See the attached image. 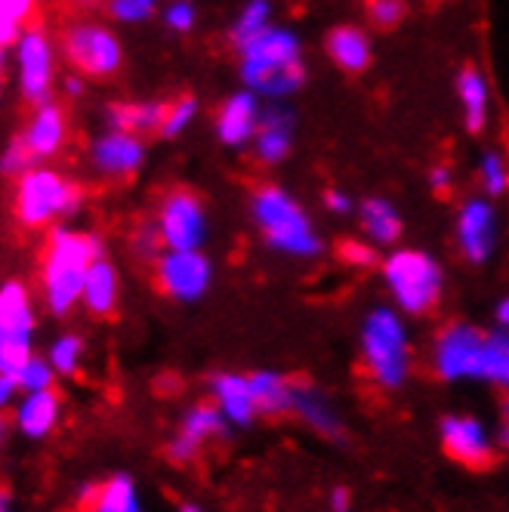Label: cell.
<instances>
[{"instance_id": "6da1fadb", "label": "cell", "mask_w": 509, "mask_h": 512, "mask_svg": "<svg viewBox=\"0 0 509 512\" xmlns=\"http://www.w3.org/2000/svg\"><path fill=\"white\" fill-rule=\"evenodd\" d=\"M238 71L244 90L263 99L278 102L294 96L306 81L300 38L290 28L269 25L260 38H253L238 50Z\"/></svg>"}, {"instance_id": "7a4b0ae2", "label": "cell", "mask_w": 509, "mask_h": 512, "mask_svg": "<svg viewBox=\"0 0 509 512\" xmlns=\"http://www.w3.org/2000/svg\"><path fill=\"white\" fill-rule=\"evenodd\" d=\"M102 256V241L78 229H53L41 263V297L50 315L65 318L84 297L93 263Z\"/></svg>"}, {"instance_id": "3957f363", "label": "cell", "mask_w": 509, "mask_h": 512, "mask_svg": "<svg viewBox=\"0 0 509 512\" xmlns=\"http://www.w3.org/2000/svg\"><path fill=\"white\" fill-rule=\"evenodd\" d=\"M361 361L380 389H402L411 377V340L408 327L395 309L377 306L361 321Z\"/></svg>"}, {"instance_id": "277c9868", "label": "cell", "mask_w": 509, "mask_h": 512, "mask_svg": "<svg viewBox=\"0 0 509 512\" xmlns=\"http://www.w3.org/2000/svg\"><path fill=\"white\" fill-rule=\"evenodd\" d=\"M253 223H257L263 241L287 256H297V260H312L321 253V238L312 226V219L306 210L297 204L294 195H287L278 186H263L257 189L250 201Z\"/></svg>"}, {"instance_id": "5b68a950", "label": "cell", "mask_w": 509, "mask_h": 512, "mask_svg": "<svg viewBox=\"0 0 509 512\" xmlns=\"http://www.w3.org/2000/svg\"><path fill=\"white\" fill-rule=\"evenodd\" d=\"M380 272L392 303L405 315L420 318L439 306L445 275L442 266L435 263V256H429L426 250H414V247L392 250L383 260Z\"/></svg>"}, {"instance_id": "8992f818", "label": "cell", "mask_w": 509, "mask_h": 512, "mask_svg": "<svg viewBox=\"0 0 509 512\" xmlns=\"http://www.w3.org/2000/svg\"><path fill=\"white\" fill-rule=\"evenodd\" d=\"M34 303L22 281H4L0 287V405L10 408L16 386V371L22 361L31 358V340H34Z\"/></svg>"}, {"instance_id": "52a82bcc", "label": "cell", "mask_w": 509, "mask_h": 512, "mask_svg": "<svg viewBox=\"0 0 509 512\" xmlns=\"http://www.w3.org/2000/svg\"><path fill=\"white\" fill-rule=\"evenodd\" d=\"M81 207V192L71 179L50 167H34L19 176L13 195V216L25 229H44L56 219L75 216Z\"/></svg>"}, {"instance_id": "ba28073f", "label": "cell", "mask_w": 509, "mask_h": 512, "mask_svg": "<svg viewBox=\"0 0 509 512\" xmlns=\"http://www.w3.org/2000/svg\"><path fill=\"white\" fill-rule=\"evenodd\" d=\"M488 334L472 324H448L432 343V368L442 380H485Z\"/></svg>"}, {"instance_id": "9c48e42d", "label": "cell", "mask_w": 509, "mask_h": 512, "mask_svg": "<svg viewBox=\"0 0 509 512\" xmlns=\"http://www.w3.org/2000/svg\"><path fill=\"white\" fill-rule=\"evenodd\" d=\"M65 59L75 65L84 78H112L124 62L121 41L112 28L99 22H75L62 34Z\"/></svg>"}, {"instance_id": "30bf717a", "label": "cell", "mask_w": 509, "mask_h": 512, "mask_svg": "<svg viewBox=\"0 0 509 512\" xmlns=\"http://www.w3.org/2000/svg\"><path fill=\"white\" fill-rule=\"evenodd\" d=\"M155 226L167 250H201L207 241V210L195 192L176 189L161 198Z\"/></svg>"}, {"instance_id": "8fae6325", "label": "cell", "mask_w": 509, "mask_h": 512, "mask_svg": "<svg viewBox=\"0 0 509 512\" xmlns=\"http://www.w3.org/2000/svg\"><path fill=\"white\" fill-rule=\"evenodd\" d=\"M155 284L176 303H198L213 284V263L201 250H164L155 263Z\"/></svg>"}, {"instance_id": "7c38bea8", "label": "cell", "mask_w": 509, "mask_h": 512, "mask_svg": "<svg viewBox=\"0 0 509 512\" xmlns=\"http://www.w3.org/2000/svg\"><path fill=\"white\" fill-rule=\"evenodd\" d=\"M16 75H19V93L25 102H50V84H53V44L41 25H28L16 44Z\"/></svg>"}, {"instance_id": "4fadbf2b", "label": "cell", "mask_w": 509, "mask_h": 512, "mask_svg": "<svg viewBox=\"0 0 509 512\" xmlns=\"http://www.w3.org/2000/svg\"><path fill=\"white\" fill-rule=\"evenodd\" d=\"M457 247L472 266L491 260L497 247V210L488 198H469L457 210Z\"/></svg>"}, {"instance_id": "5bb4252c", "label": "cell", "mask_w": 509, "mask_h": 512, "mask_svg": "<svg viewBox=\"0 0 509 512\" xmlns=\"http://www.w3.org/2000/svg\"><path fill=\"white\" fill-rule=\"evenodd\" d=\"M439 435H442L445 451L457 463H463L469 469H485L494 463V438L476 417L448 414L439 423Z\"/></svg>"}, {"instance_id": "9a60e30c", "label": "cell", "mask_w": 509, "mask_h": 512, "mask_svg": "<svg viewBox=\"0 0 509 512\" xmlns=\"http://www.w3.org/2000/svg\"><path fill=\"white\" fill-rule=\"evenodd\" d=\"M226 426H229V420L220 414V408H216L213 401H210V405H195V408L183 417V423H179L176 435L170 438L167 457H170L173 463H192V460L201 454V448H204L207 442H213V438L226 435Z\"/></svg>"}, {"instance_id": "2e32d148", "label": "cell", "mask_w": 509, "mask_h": 512, "mask_svg": "<svg viewBox=\"0 0 509 512\" xmlns=\"http://www.w3.org/2000/svg\"><path fill=\"white\" fill-rule=\"evenodd\" d=\"M90 161L108 179H127L145 164V142L127 130H108L90 145Z\"/></svg>"}, {"instance_id": "e0dca14e", "label": "cell", "mask_w": 509, "mask_h": 512, "mask_svg": "<svg viewBox=\"0 0 509 512\" xmlns=\"http://www.w3.org/2000/svg\"><path fill=\"white\" fill-rule=\"evenodd\" d=\"M263 112L266 108H260L257 93H250V90L232 93L223 102L220 112H216V136H220V142L229 145V149H244L247 142L257 139Z\"/></svg>"}, {"instance_id": "ac0fdd59", "label": "cell", "mask_w": 509, "mask_h": 512, "mask_svg": "<svg viewBox=\"0 0 509 512\" xmlns=\"http://www.w3.org/2000/svg\"><path fill=\"white\" fill-rule=\"evenodd\" d=\"M210 398H213V405L220 408V414L229 420V426L244 429L260 417L250 377L244 374H216L210 380Z\"/></svg>"}, {"instance_id": "d6986e66", "label": "cell", "mask_w": 509, "mask_h": 512, "mask_svg": "<svg viewBox=\"0 0 509 512\" xmlns=\"http://www.w3.org/2000/svg\"><path fill=\"white\" fill-rule=\"evenodd\" d=\"M62 414V398L56 389H41V392H22V398L13 405V426L19 429V435L38 442V438H47Z\"/></svg>"}, {"instance_id": "ffe728a7", "label": "cell", "mask_w": 509, "mask_h": 512, "mask_svg": "<svg viewBox=\"0 0 509 512\" xmlns=\"http://www.w3.org/2000/svg\"><path fill=\"white\" fill-rule=\"evenodd\" d=\"M22 145L31 152L34 161H44V158H53L62 142H65V115L56 102H41L34 108V115L28 121V127L19 133Z\"/></svg>"}, {"instance_id": "44dd1931", "label": "cell", "mask_w": 509, "mask_h": 512, "mask_svg": "<svg viewBox=\"0 0 509 512\" xmlns=\"http://www.w3.org/2000/svg\"><path fill=\"white\" fill-rule=\"evenodd\" d=\"M290 145H294V115L275 102L263 112L257 139H253V155L263 164H281L290 155Z\"/></svg>"}, {"instance_id": "7402d4cb", "label": "cell", "mask_w": 509, "mask_h": 512, "mask_svg": "<svg viewBox=\"0 0 509 512\" xmlns=\"http://www.w3.org/2000/svg\"><path fill=\"white\" fill-rule=\"evenodd\" d=\"M81 500H84V512H142L136 482L127 472H115L102 485L84 488Z\"/></svg>"}, {"instance_id": "603a6c76", "label": "cell", "mask_w": 509, "mask_h": 512, "mask_svg": "<svg viewBox=\"0 0 509 512\" xmlns=\"http://www.w3.org/2000/svg\"><path fill=\"white\" fill-rule=\"evenodd\" d=\"M118 300H121V275L115 269V263H108L105 256L93 263L90 275H87V284H84V297H81V306L96 315V318H105L118 309Z\"/></svg>"}, {"instance_id": "cb8c5ba5", "label": "cell", "mask_w": 509, "mask_h": 512, "mask_svg": "<svg viewBox=\"0 0 509 512\" xmlns=\"http://www.w3.org/2000/svg\"><path fill=\"white\" fill-rule=\"evenodd\" d=\"M290 414L300 417L312 432H318L324 438H340V432H343L337 408L309 383H297V389H294V411H290Z\"/></svg>"}, {"instance_id": "d4e9b609", "label": "cell", "mask_w": 509, "mask_h": 512, "mask_svg": "<svg viewBox=\"0 0 509 512\" xmlns=\"http://www.w3.org/2000/svg\"><path fill=\"white\" fill-rule=\"evenodd\" d=\"M327 56L349 75H361L371 65V38L355 25H337L327 34Z\"/></svg>"}, {"instance_id": "484cf974", "label": "cell", "mask_w": 509, "mask_h": 512, "mask_svg": "<svg viewBox=\"0 0 509 512\" xmlns=\"http://www.w3.org/2000/svg\"><path fill=\"white\" fill-rule=\"evenodd\" d=\"M108 127L112 130H127L136 136L145 133H161L164 118H167V105L155 102V99H145V102H115L108 105Z\"/></svg>"}, {"instance_id": "4316f807", "label": "cell", "mask_w": 509, "mask_h": 512, "mask_svg": "<svg viewBox=\"0 0 509 512\" xmlns=\"http://www.w3.org/2000/svg\"><path fill=\"white\" fill-rule=\"evenodd\" d=\"M457 99H460V112L463 124L469 133H482L488 124V105H491V90L488 81L479 68H463L457 75Z\"/></svg>"}, {"instance_id": "83f0119b", "label": "cell", "mask_w": 509, "mask_h": 512, "mask_svg": "<svg viewBox=\"0 0 509 512\" xmlns=\"http://www.w3.org/2000/svg\"><path fill=\"white\" fill-rule=\"evenodd\" d=\"M253 386V398H257V408L263 417H281L294 411V389L297 383L278 374V371H253L247 374Z\"/></svg>"}, {"instance_id": "f1b7e54d", "label": "cell", "mask_w": 509, "mask_h": 512, "mask_svg": "<svg viewBox=\"0 0 509 512\" xmlns=\"http://www.w3.org/2000/svg\"><path fill=\"white\" fill-rule=\"evenodd\" d=\"M358 219L371 244L389 247L402 238V216H398V210L386 198H365L358 207Z\"/></svg>"}, {"instance_id": "f546056e", "label": "cell", "mask_w": 509, "mask_h": 512, "mask_svg": "<svg viewBox=\"0 0 509 512\" xmlns=\"http://www.w3.org/2000/svg\"><path fill=\"white\" fill-rule=\"evenodd\" d=\"M269 25H272V7H269V0H247V4L241 7V13L235 16L232 28H229V41H232L235 50H241L253 38H260V34Z\"/></svg>"}, {"instance_id": "4dcf8cb0", "label": "cell", "mask_w": 509, "mask_h": 512, "mask_svg": "<svg viewBox=\"0 0 509 512\" xmlns=\"http://www.w3.org/2000/svg\"><path fill=\"white\" fill-rule=\"evenodd\" d=\"M84 352H87V343L81 334H59L53 343H50V364L59 377H75L81 371V361H84Z\"/></svg>"}, {"instance_id": "1f68e13d", "label": "cell", "mask_w": 509, "mask_h": 512, "mask_svg": "<svg viewBox=\"0 0 509 512\" xmlns=\"http://www.w3.org/2000/svg\"><path fill=\"white\" fill-rule=\"evenodd\" d=\"M485 383H494L509 392V331L488 334V361H485Z\"/></svg>"}, {"instance_id": "d6a6232c", "label": "cell", "mask_w": 509, "mask_h": 512, "mask_svg": "<svg viewBox=\"0 0 509 512\" xmlns=\"http://www.w3.org/2000/svg\"><path fill=\"white\" fill-rule=\"evenodd\" d=\"M38 0H0V44L13 47L19 34L28 28V16Z\"/></svg>"}, {"instance_id": "836d02e7", "label": "cell", "mask_w": 509, "mask_h": 512, "mask_svg": "<svg viewBox=\"0 0 509 512\" xmlns=\"http://www.w3.org/2000/svg\"><path fill=\"white\" fill-rule=\"evenodd\" d=\"M59 374L53 371L50 358H41V355H31L22 361V368L16 371V386L19 392H41V389H53V380Z\"/></svg>"}, {"instance_id": "e575fe53", "label": "cell", "mask_w": 509, "mask_h": 512, "mask_svg": "<svg viewBox=\"0 0 509 512\" xmlns=\"http://www.w3.org/2000/svg\"><path fill=\"white\" fill-rule=\"evenodd\" d=\"M479 179H482V189H485L488 198L506 195V189H509V164H506V158L500 152H494V149L485 152L479 158Z\"/></svg>"}, {"instance_id": "d590c367", "label": "cell", "mask_w": 509, "mask_h": 512, "mask_svg": "<svg viewBox=\"0 0 509 512\" xmlns=\"http://www.w3.org/2000/svg\"><path fill=\"white\" fill-rule=\"evenodd\" d=\"M198 118V99L195 96H179L176 102L167 105V118H164V127H161V139H176L183 136L192 121Z\"/></svg>"}, {"instance_id": "8d00e7d4", "label": "cell", "mask_w": 509, "mask_h": 512, "mask_svg": "<svg viewBox=\"0 0 509 512\" xmlns=\"http://www.w3.org/2000/svg\"><path fill=\"white\" fill-rule=\"evenodd\" d=\"M158 10V0H108V16L121 25L149 22Z\"/></svg>"}, {"instance_id": "74e56055", "label": "cell", "mask_w": 509, "mask_h": 512, "mask_svg": "<svg viewBox=\"0 0 509 512\" xmlns=\"http://www.w3.org/2000/svg\"><path fill=\"white\" fill-rule=\"evenodd\" d=\"M405 0H368V16L377 28H395L405 19Z\"/></svg>"}, {"instance_id": "f35d334b", "label": "cell", "mask_w": 509, "mask_h": 512, "mask_svg": "<svg viewBox=\"0 0 509 512\" xmlns=\"http://www.w3.org/2000/svg\"><path fill=\"white\" fill-rule=\"evenodd\" d=\"M164 250H167V247H164L161 232H158L155 223H152V226H139V232L133 235V253L139 256V260H152V263H158V256H161Z\"/></svg>"}, {"instance_id": "ab89813d", "label": "cell", "mask_w": 509, "mask_h": 512, "mask_svg": "<svg viewBox=\"0 0 509 512\" xmlns=\"http://www.w3.org/2000/svg\"><path fill=\"white\" fill-rule=\"evenodd\" d=\"M38 167V161L31 158V152L22 145V139L16 136L7 149H4V173H10V176H22V173H28V170H34Z\"/></svg>"}, {"instance_id": "60d3db41", "label": "cell", "mask_w": 509, "mask_h": 512, "mask_svg": "<svg viewBox=\"0 0 509 512\" xmlns=\"http://www.w3.org/2000/svg\"><path fill=\"white\" fill-rule=\"evenodd\" d=\"M164 25L176 34H189L195 28V7L189 0H173V4L164 10Z\"/></svg>"}, {"instance_id": "b9f144b4", "label": "cell", "mask_w": 509, "mask_h": 512, "mask_svg": "<svg viewBox=\"0 0 509 512\" xmlns=\"http://www.w3.org/2000/svg\"><path fill=\"white\" fill-rule=\"evenodd\" d=\"M340 260L355 269H368L377 263V250L365 241H343L340 244Z\"/></svg>"}, {"instance_id": "7bdbcfd3", "label": "cell", "mask_w": 509, "mask_h": 512, "mask_svg": "<svg viewBox=\"0 0 509 512\" xmlns=\"http://www.w3.org/2000/svg\"><path fill=\"white\" fill-rule=\"evenodd\" d=\"M324 207L331 210V213L346 216V213H352V198L346 192H340V189H331V192L324 195Z\"/></svg>"}, {"instance_id": "ee69618b", "label": "cell", "mask_w": 509, "mask_h": 512, "mask_svg": "<svg viewBox=\"0 0 509 512\" xmlns=\"http://www.w3.org/2000/svg\"><path fill=\"white\" fill-rule=\"evenodd\" d=\"M331 512H352V494H349V488L337 485L331 491Z\"/></svg>"}, {"instance_id": "f6af8a7d", "label": "cell", "mask_w": 509, "mask_h": 512, "mask_svg": "<svg viewBox=\"0 0 509 512\" xmlns=\"http://www.w3.org/2000/svg\"><path fill=\"white\" fill-rule=\"evenodd\" d=\"M429 182H432V189L435 192H448L451 189V170L448 167H435L429 173Z\"/></svg>"}, {"instance_id": "bcb514c9", "label": "cell", "mask_w": 509, "mask_h": 512, "mask_svg": "<svg viewBox=\"0 0 509 512\" xmlns=\"http://www.w3.org/2000/svg\"><path fill=\"white\" fill-rule=\"evenodd\" d=\"M500 445L509 451V401L503 405V417H500Z\"/></svg>"}, {"instance_id": "7dc6e473", "label": "cell", "mask_w": 509, "mask_h": 512, "mask_svg": "<svg viewBox=\"0 0 509 512\" xmlns=\"http://www.w3.org/2000/svg\"><path fill=\"white\" fill-rule=\"evenodd\" d=\"M494 318H497V324H500V327H506V331H509V297H503V300L497 303Z\"/></svg>"}, {"instance_id": "c3c4849f", "label": "cell", "mask_w": 509, "mask_h": 512, "mask_svg": "<svg viewBox=\"0 0 509 512\" xmlns=\"http://www.w3.org/2000/svg\"><path fill=\"white\" fill-rule=\"evenodd\" d=\"M65 93H68V96H81V93H84V81H81V78H68V81H65Z\"/></svg>"}, {"instance_id": "681fc988", "label": "cell", "mask_w": 509, "mask_h": 512, "mask_svg": "<svg viewBox=\"0 0 509 512\" xmlns=\"http://www.w3.org/2000/svg\"><path fill=\"white\" fill-rule=\"evenodd\" d=\"M179 512H204L198 503H183V506H179Z\"/></svg>"}, {"instance_id": "f907efd6", "label": "cell", "mask_w": 509, "mask_h": 512, "mask_svg": "<svg viewBox=\"0 0 509 512\" xmlns=\"http://www.w3.org/2000/svg\"><path fill=\"white\" fill-rule=\"evenodd\" d=\"M78 7H96V4H102V0H75Z\"/></svg>"}]
</instances>
